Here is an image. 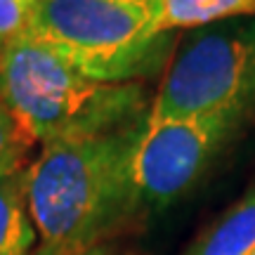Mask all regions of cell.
I'll use <instances>...</instances> for the list:
<instances>
[{
    "mask_svg": "<svg viewBox=\"0 0 255 255\" xmlns=\"http://www.w3.org/2000/svg\"><path fill=\"white\" fill-rule=\"evenodd\" d=\"M149 119V116H146ZM146 119L116 132L43 144L26 165L28 208L43 251L109 244L139 218L135 156Z\"/></svg>",
    "mask_w": 255,
    "mask_h": 255,
    "instance_id": "6da1fadb",
    "label": "cell"
},
{
    "mask_svg": "<svg viewBox=\"0 0 255 255\" xmlns=\"http://www.w3.org/2000/svg\"><path fill=\"white\" fill-rule=\"evenodd\" d=\"M0 104L43 144L116 132L151 109L137 81H92L28 31L0 47Z\"/></svg>",
    "mask_w": 255,
    "mask_h": 255,
    "instance_id": "7a4b0ae2",
    "label": "cell"
},
{
    "mask_svg": "<svg viewBox=\"0 0 255 255\" xmlns=\"http://www.w3.org/2000/svg\"><path fill=\"white\" fill-rule=\"evenodd\" d=\"M28 33L102 83L158 71L177 43L158 26V0H36Z\"/></svg>",
    "mask_w": 255,
    "mask_h": 255,
    "instance_id": "3957f363",
    "label": "cell"
},
{
    "mask_svg": "<svg viewBox=\"0 0 255 255\" xmlns=\"http://www.w3.org/2000/svg\"><path fill=\"white\" fill-rule=\"evenodd\" d=\"M215 111L255 114V17L191 28L177 38L149 119Z\"/></svg>",
    "mask_w": 255,
    "mask_h": 255,
    "instance_id": "277c9868",
    "label": "cell"
},
{
    "mask_svg": "<svg viewBox=\"0 0 255 255\" xmlns=\"http://www.w3.org/2000/svg\"><path fill=\"white\" fill-rule=\"evenodd\" d=\"M255 121L251 111H215L187 119H146L135 156V182L144 210L180 201L218 154Z\"/></svg>",
    "mask_w": 255,
    "mask_h": 255,
    "instance_id": "5b68a950",
    "label": "cell"
},
{
    "mask_svg": "<svg viewBox=\"0 0 255 255\" xmlns=\"http://www.w3.org/2000/svg\"><path fill=\"white\" fill-rule=\"evenodd\" d=\"M255 253V184L203 232L182 255H253Z\"/></svg>",
    "mask_w": 255,
    "mask_h": 255,
    "instance_id": "8992f818",
    "label": "cell"
},
{
    "mask_svg": "<svg viewBox=\"0 0 255 255\" xmlns=\"http://www.w3.org/2000/svg\"><path fill=\"white\" fill-rule=\"evenodd\" d=\"M38 232L28 208L26 168L0 180V255H33Z\"/></svg>",
    "mask_w": 255,
    "mask_h": 255,
    "instance_id": "52a82bcc",
    "label": "cell"
},
{
    "mask_svg": "<svg viewBox=\"0 0 255 255\" xmlns=\"http://www.w3.org/2000/svg\"><path fill=\"white\" fill-rule=\"evenodd\" d=\"M253 17L255 0H158V26L163 33Z\"/></svg>",
    "mask_w": 255,
    "mask_h": 255,
    "instance_id": "ba28073f",
    "label": "cell"
},
{
    "mask_svg": "<svg viewBox=\"0 0 255 255\" xmlns=\"http://www.w3.org/2000/svg\"><path fill=\"white\" fill-rule=\"evenodd\" d=\"M31 146H33V137L0 104V180L26 168L24 163Z\"/></svg>",
    "mask_w": 255,
    "mask_h": 255,
    "instance_id": "9c48e42d",
    "label": "cell"
},
{
    "mask_svg": "<svg viewBox=\"0 0 255 255\" xmlns=\"http://www.w3.org/2000/svg\"><path fill=\"white\" fill-rule=\"evenodd\" d=\"M33 7L36 0H0V47L26 33Z\"/></svg>",
    "mask_w": 255,
    "mask_h": 255,
    "instance_id": "30bf717a",
    "label": "cell"
},
{
    "mask_svg": "<svg viewBox=\"0 0 255 255\" xmlns=\"http://www.w3.org/2000/svg\"><path fill=\"white\" fill-rule=\"evenodd\" d=\"M33 255H121V253L111 244H100V246L83 248V251H43V248H36Z\"/></svg>",
    "mask_w": 255,
    "mask_h": 255,
    "instance_id": "8fae6325",
    "label": "cell"
},
{
    "mask_svg": "<svg viewBox=\"0 0 255 255\" xmlns=\"http://www.w3.org/2000/svg\"><path fill=\"white\" fill-rule=\"evenodd\" d=\"M253 255H255V253H253Z\"/></svg>",
    "mask_w": 255,
    "mask_h": 255,
    "instance_id": "7c38bea8",
    "label": "cell"
}]
</instances>
